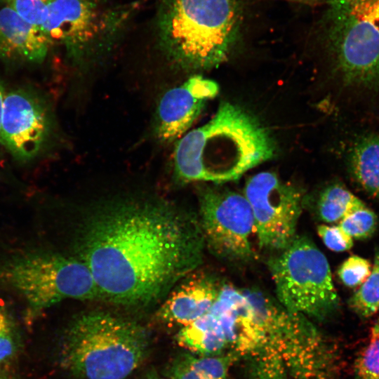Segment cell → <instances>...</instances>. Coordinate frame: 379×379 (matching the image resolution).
I'll use <instances>...</instances> for the list:
<instances>
[{
	"mask_svg": "<svg viewBox=\"0 0 379 379\" xmlns=\"http://www.w3.org/2000/svg\"><path fill=\"white\" fill-rule=\"evenodd\" d=\"M0 379H7V378H6L2 377V376L0 375Z\"/></svg>",
	"mask_w": 379,
	"mask_h": 379,
	"instance_id": "d6a6232c",
	"label": "cell"
},
{
	"mask_svg": "<svg viewBox=\"0 0 379 379\" xmlns=\"http://www.w3.org/2000/svg\"><path fill=\"white\" fill-rule=\"evenodd\" d=\"M175 338L179 346L199 356L221 354L227 347L220 321L210 312L182 326Z\"/></svg>",
	"mask_w": 379,
	"mask_h": 379,
	"instance_id": "ac0fdd59",
	"label": "cell"
},
{
	"mask_svg": "<svg viewBox=\"0 0 379 379\" xmlns=\"http://www.w3.org/2000/svg\"><path fill=\"white\" fill-rule=\"evenodd\" d=\"M209 312L220 321L227 347L237 357H246L263 343L262 331L241 289L229 284L221 286Z\"/></svg>",
	"mask_w": 379,
	"mask_h": 379,
	"instance_id": "5bb4252c",
	"label": "cell"
},
{
	"mask_svg": "<svg viewBox=\"0 0 379 379\" xmlns=\"http://www.w3.org/2000/svg\"><path fill=\"white\" fill-rule=\"evenodd\" d=\"M199 206L204 241L215 255L230 262L248 261L252 258L254 219L244 194L207 188L200 194Z\"/></svg>",
	"mask_w": 379,
	"mask_h": 379,
	"instance_id": "8fae6325",
	"label": "cell"
},
{
	"mask_svg": "<svg viewBox=\"0 0 379 379\" xmlns=\"http://www.w3.org/2000/svg\"><path fill=\"white\" fill-rule=\"evenodd\" d=\"M4 96H5V94H4V88L0 83V126H1V121L3 102H4Z\"/></svg>",
	"mask_w": 379,
	"mask_h": 379,
	"instance_id": "f1b7e54d",
	"label": "cell"
},
{
	"mask_svg": "<svg viewBox=\"0 0 379 379\" xmlns=\"http://www.w3.org/2000/svg\"><path fill=\"white\" fill-rule=\"evenodd\" d=\"M204 244L192 215L161 201L128 198L90 211L79 249L100 300L142 307L201 264Z\"/></svg>",
	"mask_w": 379,
	"mask_h": 379,
	"instance_id": "6da1fadb",
	"label": "cell"
},
{
	"mask_svg": "<svg viewBox=\"0 0 379 379\" xmlns=\"http://www.w3.org/2000/svg\"><path fill=\"white\" fill-rule=\"evenodd\" d=\"M248 299L266 343L294 379H335L334 351L307 317L258 288L251 291Z\"/></svg>",
	"mask_w": 379,
	"mask_h": 379,
	"instance_id": "5b68a950",
	"label": "cell"
},
{
	"mask_svg": "<svg viewBox=\"0 0 379 379\" xmlns=\"http://www.w3.org/2000/svg\"><path fill=\"white\" fill-rule=\"evenodd\" d=\"M278 301L288 310L324 319L339 306L328 262L306 237H297L267 263Z\"/></svg>",
	"mask_w": 379,
	"mask_h": 379,
	"instance_id": "ba28073f",
	"label": "cell"
},
{
	"mask_svg": "<svg viewBox=\"0 0 379 379\" xmlns=\"http://www.w3.org/2000/svg\"><path fill=\"white\" fill-rule=\"evenodd\" d=\"M354 379H379V337L372 334L368 345L359 353L354 365Z\"/></svg>",
	"mask_w": 379,
	"mask_h": 379,
	"instance_id": "cb8c5ba5",
	"label": "cell"
},
{
	"mask_svg": "<svg viewBox=\"0 0 379 379\" xmlns=\"http://www.w3.org/2000/svg\"><path fill=\"white\" fill-rule=\"evenodd\" d=\"M237 356L233 352L213 356H194L182 353L175 357L166 368L169 379H226Z\"/></svg>",
	"mask_w": 379,
	"mask_h": 379,
	"instance_id": "d6986e66",
	"label": "cell"
},
{
	"mask_svg": "<svg viewBox=\"0 0 379 379\" xmlns=\"http://www.w3.org/2000/svg\"><path fill=\"white\" fill-rule=\"evenodd\" d=\"M138 3L110 6L107 0H53L40 29L51 45L79 64L91 62L112 47Z\"/></svg>",
	"mask_w": 379,
	"mask_h": 379,
	"instance_id": "8992f818",
	"label": "cell"
},
{
	"mask_svg": "<svg viewBox=\"0 0 379 379\" xmlns=\"http://www.w3.org/2000/svg\"><path fill=\"white\" fill-rule=\"evenodd\" d=\"M53 0H9L7 6L12 8L22 19L40 28Z\"/></svg>",
	"mask_w": 379,
	"mask_h": 379,
	"instance_id": "484cf974",
	"label": "cell"
},
{
	"mask_svg": "<svg viewBox=\"0 0 379 379\" xmlns=\"http://www.w3.org/2000/svg\"><path fill=\"white\" fill-rule=\"evenodd\" d=\"M149 337L140 324L91 311L73 319L64 333L62 366L81 379H125L144 361Z\"/></svg>",
	"mask_w": 379,
	"mask_h": 379,
	"instance_id": "277c9868",
	"label": "cell"
},
{
	"mask_svg": "<svg viewBox=\"0 0 379 379\" xmlns=\"http://www.w3.org/2000/svg\"><path fill=\"white\" fill-rule=\"evenodd\" d=\"M147 379H164V378H159V377H151V378H149Z\"/></svg>",
	"mask_w": 379,
	"mask_h": 379,
	"instance_id": "4dcf8cb0",
	"label": "cell"
},
{
	"mask_svg": "<svg viewBox=\"0 0 379 379\" xmlns=\"http://www.w3.org/2000/svg\"><path fill=\"white\" fill-rule=\"evenodd\" d=\"M328 37L343 82L379 91V0H330Z\"/></svg>",
	"mask_w": 379,
	"mask_h": 379,
	"instance_id": "52a82bcc",
	"label": "cell"
},
{
	"mask_svg": "<svg viewBox=\"0 0 379 379\" xmlns=\"http://www.w3.org/2000/svg\"><path fill=\"white\" fill-rule=\"evenodd\" d=\"M270 133L241 107L222 102L204 125L178 140L173 154L174 177L179 182H222L272 158Z\"/></svg>",
	"mask_w": 379,
	"mask_h": 379,
	"instance_id": "7a4b0ae2",
	"label": "cell"
},
{
	"mask_svg": "<svg viewBox=\"0 0 379 379\" xmlns=\"http://www.w3.org/2000/svg\"><path fill=\"white\" fill-rule=\"evenodd\" d=\"M220 287L208 277L190 278L168 296L157 310L156 318L168 324L188 325L209 312Z\"/></svg>",
	"mask_w": 379,
	"mask_h": 379,
	"instance_id": "9a60e30c",
	"label": "cell"
},
{
	"mask_svg": "<svg viewBox=\"0 0 379 379\" xmlns=\"http://www.w3.org/2000/svg\"><path fill=\"white\" fill-rule=\"evenodd\" d=\"M9 0H0V2H8Z\"/></svg>",
	"mask_w": 379,
	"mask_h": 379,
	"instance_id": "1f68e13d",
	"label": "cell"
},
{
	"mask_svg": "<svg viewBox=\"0 0 379 379\" xmlns=\"http://www.w3.org/2000/svg\"><path fill=\"white\" fill-rule=\"evenodd\" d=\"M242 20L239 0H161L157 18L159 45L182 69L213 68L230 55Z\"/></svg>",
	"mask_w": 379,
	"mask_h": 379,
	"instance_id": "3957f363",
	"label": "cell"
},
{
	"mask_svg": "<svg viewBox=\"0 0 379 379\" xmlns=\"http://www.w3.org/2000/svg\"><path fill=\"white\" fill-rule=\"evenodd\" d=\"M317 233L325 246L331 251L343 252L350 249L353 246V239L338 225L329 226L320 225Z\"/></svg>",
	"mask_w": 379,
	"mask_h": 379,
	"instance_id": "4316f807",
	"label": "cell"
},
{
	"mask_svg": "<svg viewBox=\"0 0 379 379\" xmlns=\"http://www.w3.org/2000/svg\"><path fill=\"white\" fill-rule=\"evenodd\" d=\"M372 334L379 337V317L373 327Z\"/></svg>",
	"mask_w": 379,
	"mask_h": 379,
	"instance_id": "f546056e",
	"label": "cell"
},
{
	"mask_svg": "<svg viewBox=\"0 0 379 379\" xmlns=\"http://www.w3.org/2000/svg\"><path fill=\"white\" fill-rule=\"evenodd\" d=\"M15 345L11 324L4 313L0 311V364L13 354Z\"/></svg>",
	"mask_w": 379,
	"mask_h": 379,
	"instance_id": "83f0119b",
	"label": "cell"
},
{
	"mask_svg": "<svg viewBox=\"0 0 379 379\" xmlns=\"http://www.w3.org/2000/svg\"><path fill=\"white\" fill-rule=\"evenodd\" d=\"M349 305L361 317L379 311V249L375 250L371 274L350 297Z\"/></svg>",
	"mask_w": 379,
	"mask_h": 379,
	"instance_id": "44dd1931",
	"label": "cell"
},
{
	"mask_svg": "<svg viewBox=\"0 0 379 379\" xmlns=\"http://www.w3.org/2000/svg\"><path fill=\"white\" fill-rule=\"evenodd\" d=\"M50 46L39 27L25 21L8 6L0 10V60L39 63Z\"/></svg>",
	"mask_w": 379,
	"mask_h": 379,
	"instance_id": "2e32d148",
	"label": "cell"
},
{
	"mask_svg": "<svg viewBox=\"0 0 379 379\" xmlns=\"http://www.w3.org/2000/svg\"><path fill=\"white\" fill-rule=\"evenodd\" d=\"M371 264L365 258L352 255L345 260L338 270L340 281L348 287L361 285L371 274Z\"/></svg>",
	"mask_w": 379,
	"mask_h": 379,
	"instance_id": "d4e9b609",
	"label": "cell"
},
{
	"mask_svg": "<svg viewBox=\"0 0 379 379\" xmlns=\"http://www.w3.org/2000/svg\"><path fill=\"white\" fill-rule=\"evenodd\" d=\"M246 357L253 379H285L286 370L281 359L265 342Z\"/></svg>",
	"mask_w": 379,
	"mask_h": 379,
	"instance_id": "7402d4cb",
	"label": "cell"
},
{
	"mask_svg": "<svg viewBox=\"0 0 379 379\" xmlns=\"http://www.w3.org/2000/svg\"><path fill=\"white\" fill-rule=\"evenodd\" d=\"M378 223L376 214L365 206L343 219L338 226L352 239H366L374 234Z\"/></svg>",
	"mask_w": 379,
	"mask_h": 379,
	"instance_id": "603a6c76",
	"label": "cell"
},
{
	"mask_svg": "<svg viewBox=\"0 0 379 379\" xmlns=\"http://www.w3.org/2000/svg\"><path fill=\"white\" fill-rule=\"evenodd\" d=\"M49 130V116L39 98L22 90L5 95L0 142L13 156L23 160L36 156L48 138Z\"/></svg>",
	"mask_w": 379,
	"mask_h": 379,
	"instance_id": "7c38bea8",
	"label": "cell"
},
{
	"mask_svg": "<svg viewBox=\"0 0 379 379\" xmlns=\"http://www.w3.org/2000/svg\"><path fill=\"white\" fill-rule=\"evenodd\" d=\"M244 195L252 210L260 248L284 251L296 237L303 194L275 173L261 172L248 180Z\"/></svg>",
	"mask_w": 379,
	"mask_h": 379,
	"instance_id": "30bf717a",
	"label": "cell"
},
{
	"mask_svg": "<svg viewBox=\"0 0 379 379\" xmlns=\"http://www.w3.org/2000/svg\"><path fill=\"white\" fill-rule=\"evenodd\" d=\"M365 206V204L345 186L335 183L321 192L316 204V212L321 220L335 222Z\"/></svg>",
	"mask_w": 379,
	"mask_h": 379,
	"instance_id": "ffe728a7",
	"label": "cell"
},
{
	"mask_svg": "<svg viewBox=\"0 0 379 379\" xmlns=\"http://www.w3.org/2000/svg\"><path fill=\"white\" fill-rule=\"evenodd\" d=\"M347 166L357 185L379 199V133H368L356 139L348 153Z\"/></svg>",
	"mask_w": 379,
	"mask_h": 379,
	"instance_id": "e0dca14e",
	"label": "cell"
},
{
	"mask_svg": "<svg viewBox=\"0 0 379 379\" xmlns=\"http://www.w3.org/2000/svg\"><path fill=\"white\" fill-rule=\"evenodd\" d=\"M219 87L214 81L194 75L166 91L159 100L155 133L162 142L180 138L202 112L206 102L216 96Z\"/></svg>",
	"mask_w": 379,
	"mask_h": 379,
	"instance_id": "4fadbf2b",
	"label": "cell"
},
{
	"mask_svg": "<svg viewBox=\"0 0 379 379\" xmlns=\"http://www.w3.org/2000/svg\"><path fill=\"white\" fill-rule=\"evenodd\" d=\"M7 277L37 308L67 298L100 300L90 270L80 260L51 254L29 255L13 263Z\"/></svg>",
	"mask_w": 379,
	"mask_h": 379,
	"instance_id": "9c48e42d",
	"label": "cell"
}]
</instances>
